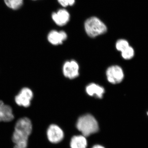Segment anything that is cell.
Instances as JSON below:
<instances>
[{"mask_svg":"<svg viewBox=\"0 0 148 148\" xmlns=\"http://www.w3.org/2000/svg\"><path fill=\"white\" fill-rule=\"evenodd\" d=\"M78 130L85 137L96 133L99 130L98 121L94 116L89 114L80 117L76 123Z\"/></svg>","mask_w":148,"mask_h":148,"instance_id":"obj_1","label":"cell"},{"mask_svg":"<svg viewBox=\"0 0 148 148\" xmlns=\"http://www.w3.org/2000/svg\"><path fill=\"white\" fill-rule=\"evenodd\" d=\"M84 28L86 34L91 38L103 34L107 31L105 24L95 16L88 18L85 22Z\"/></svg>","mask_w":148,"mask_h":148,"instance_id":"obj_2","label":"cell"},{"mask_svg":"<svg viewBox=\"0 0 148 148\" xmlns=\"http://www.w3.org/2000/svg\"><path fill=\"white\" fill-rule=\"evenodd\" d=\"M47 140L52 144H56L61 142L64 138V132L61 127L56 124L49 125L46 132Z\"/></svg>","mask_w":148,"mask_h":148,"instance_id":"obj_3","label":"cell"},{"mask_svg":"<svg viewBox=\"0 0 148 148\" xmlns=\"http://www.w3.org/2000/svg\"><path fill=\"white\" fill-rule=\"evenodd\" d=\"M34 96L33 91L27 87L23 88L15 96V102L18 106L28 108L31 105Z\"/></svg>","mask_w":148,"mask_h":148,"instance_id":"obj_4","label":"cell"},{"mask_svg":"<svg viewBox=\"0 0 148 148\" xmlns=\"http://www.w3.org/2000/svg\"><path fill=\"white\" fill-rule=\"evenodd\" d=\"M108 81L112 84H117L122 81L124 74L122 69L118 66H113L109 67L106 71Z\"/></svg>","mask_w":148,"mask_h":148,"instance_id":"obj_5","label":"cell"},{"mask_svg":"<svg viewBox=\"0 0 148 148\" xmlns=\"http://www.w3.org/2000/svg\"><path fill=\"white\" fill-rule=\"evenodd\" d=\"M79 66L75 61H67L63 66V73L64 76L70 79L75 78L78 76Z\"/></svg>","mask_w":148,"mask_h":148,"instance_id":"obj_6","label":"cell"},{"mask_svg":"<svg viewBox=\"0 0 148 148\" xmlns=\"http://www.w3.org/2000/svg\"><path fill=\"white\" fill-rule=\"evenodd\" d=\"M52 19L56 24L59 26H64L70 20V14L65 9L59 10L57 12H53L51 15Z\"/></svg>","mask_w":148,"mask_h":148,"instance_id":"obj_7","label":"cell"},{"mask_svg":"<svg viewBox=\"0 0 148 148\" xmlns=\"http://www.w3.org/2000/svg\"><path fill=\"white\" fill-rule=\"evenodd\" d=\"M14 119V115L11 107L0 100V122H9L12 121Z\"/></svg>","mask_w":148,"mask_h":148,"instance_id":"obj_8","label":"cell"},{"mask_svg":"<svg viewBox=\"0 0 148 148\" xmlns=\"http://www.w3.org/2000/svg\"><path fill=\"white\" fill-rule=\"evenodd\" d=\"M67 38V34L64 31L58 32L53 30L49 32L47 36V39L49 42L54 45L62 44Z\"/></svg>","mask_w":148,"mask_h":148,"instance_id":"obj_9","label":"cell"},{"mask_svg":"<svg viewBox=\"0 0 148 148\" xmlns=\"http://www.w3.org/2000/svg\"><path fill=\"white\" fill-rule=\"evenodd\" d=\"M86 92L90 96H95L99 98H103L105 90L102 86L94 83H91L86 87Z\"/></svg>","mask_w":148,"mask_h":148,"instance_id":"obj_10","label":"cell"},{"mask_svg":"<svg viewBox=\"0 0 148 148\" xmlns=\"http://www.w3.org/2000/svg\"><path fill=\"white\" fill-rule=\"evenodd\" d=\"M87 145L86 138L83 135L74 136L70 142L71 148H86Z\"/></svg>","mask_w":148,"mask_h":148,"instance_id":"obj_11","label":"cell"},{"mask_svg":"<svg viewBox=\"0 0 148 148\" xmlns=\"http://www.w3.org/2000/svg\"><path fill=\"white\" fill-rule=\"evenodd\" d=\"M4 1L8 7L13 10L19 9L24 3V0H4Z\"/></svg>","mask_w":148,"mask_h":148,"instance_id":"obj_12","label":"cell"},{"mask_svg":"<svg viewBox=\"0 0 148 148\" xmlns=\"http://www.w3.org/2000/svg\"><path fill=\"white\" fill-rule=\"evenodd\" d=\"M134 49L129 46L127 48L121 51V55L124 59L129 60L134 56Z\"/></svg>","mask_w":148,"mask_h":148,"instance_id":"obj_13","label":"cell"},{"mask_svg":"<svg viewBox=\"0 0 148 148\" xmlns=\"http://www.w3.org/2000/svg\"><path fill=\"white\" fill-rule=\"evenodd\" d=\"M129 46L128 42L126 40L123 39L118 40L116 44V49L121 52L127 48Z\"/></svg>","mask_w":148,"mask_h":148,"instance_id":"obj_14","label":"cell"},{"mask_svg":"<svg viewBox=\"0 0 148 148\" xmlns=\"http://www.w3.org/2000/svg\"><path fill=\"white\" fill-rule=\"evenodd\" d=\"M58 3L62 6L66 7L68 6L73 5L75 2V0H58Z\"/></svg>","mask_w":148,"mask_h":148,"instance_id":"obj_15","label":"cell"},{"mask_svg":"<svg viewBox=\"0 0 148 148\" xmlns=\"http://www.w3.org/2000/svg\"><path fill=\"white\" fill-rule=\"evenodd\" d=\"M91 148H106L105 147L100 145H95L93 146Z\"/></svg>","mask_w":148,"mask_h":148,"instance_id":"obj_16","label":"cell"},{"mask_svg":"<svg viewBox=\"0 0 148 148\" xmlns=\"http://www.w3.org/2000/svg\"><path fill=\"white\" fill-rule=\"evenodd\" d=\"M147 115H148V112H147Z\"/></svg>","mask_w":148,"mask_h":148,"instance_id":"obj_17","label":"cell"},{"mask_svg":"<svg viewBox=\"0 0 148 148\" xmlns=\"http://www.w3.org/2000/svg\"><path fill=\"white\" fill-rule=\"evenodd\" d=\"M34 1H35V0H34Z\"/></svg>","mask_w":148,"mask_h":148,"instance_id":"obj_18","label":"cell"}]
</instances>
